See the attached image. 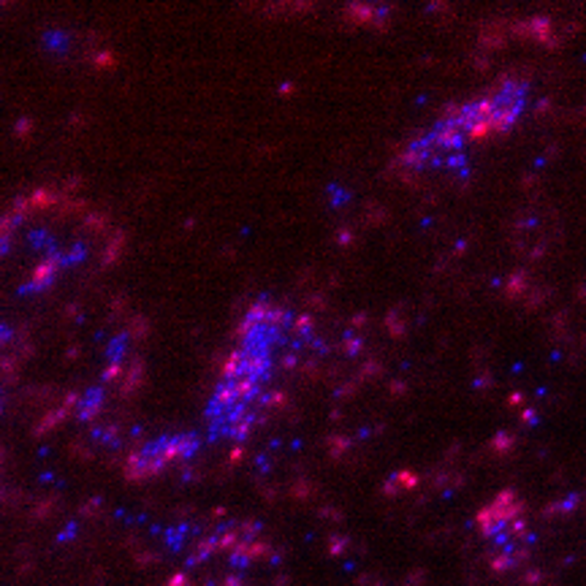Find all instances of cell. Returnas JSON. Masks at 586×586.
Instances as JSON below:
<instances>
[{
    "label": "cell",
    "instance_id": "6da1fadb",
    "mask_svg": "<svg viewBox=\"0 0 586 586\" xmlns=\"http://www.w3.org/2000/svg\"><path fill=\"white\" fill-rule=\"evenodd\" d=\"M478 529L494 546V567L510 570L529 557L532 535L524 521V502L513 491H500L478 513Z\"/></svg>",
    "mask_w": 586,
    "mask_h": 586
},
{
    "label": "cell",
    "instance_id": "7a4b0ae2",
    "mask_svg": "<svg viewBox=\"0 0 586 586\" xmlns=\"http://www.w3.org/2000/svg\"><path fill=\"white\" fill-rule=\"evenodd\" d=\"M526 90L529 84L516 76H502L494 84L491 93H486V101L491 106V120H494V133L510 131L516 120L521 117L526 103Z\"/></svg>",
    "mask_w": 586,
    "mask_h": 586
},
{
    "label": "cell",
    "instance_id": "3957f363",
    "mask_svg": "<svg viewBox=\"0 0 586 586\" xmlns=\"http://www.w3.org/2000/svg\"><path fill=\"white\" fill-rule=\"evenodd\" d=\"M171 462H180V459H177V448H174V434H166L155 443L136 448L125 462V475L131 481H144V478L158 475Z\"/></svg>",
    "mask_w": 586,
    "mask_h": 586
},
{
    "label": "cell",
    "instance_id": "277c9868",
    "mask_svg": "<svg viewBox=\"0 0 586 586\" xmlns=\"http://www.w3.org/2000/svg\"><path fill=\"white\" fill-rule=\"evenodd\" d=\"M62 266L58 263V258L55 255H49L46 261H41L39 266H36V272H33V280H30V285H25L22 291L27 293V291H44V288H49V285L55 283V277H58V272H60Z\"/></svg>",
    "mask_w": 586,
    "mask_h": 586
},
{
    "label": "cell",
    "instance_id": "5b68a950",
    "mask_svg": "<svg viewBox=\"0 0 586 586\" xmlns=\"http://www.w3.org/2000/svg\"><path fill=\"white\" fill-rule=\"evenodd\" d=\"M101 407H103V391L101 388H87L79 399H76V418L87 424V421L98 418Z\"/></svg>",
    "mask_w": 586,
    "mask_h": 586
}]
</instances>
